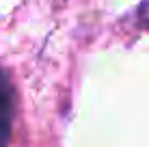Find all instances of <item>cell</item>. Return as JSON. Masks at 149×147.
<instances>
[{
	"mask_svg": "<svg viewBox=\"0 0 149 147\" xmlns=\"http://www.w3.org/2000/svg\"><path fill=\"white\" fill-rule=\"evenodd\" d=\"M15 115V93L9 76L0 69V147H9Z\"/></svg>",
	"mask_w": 149,
	"mask_h": 147,
	"instance_id": "obj_1",
	"label": "cell"
}]
</instances>
